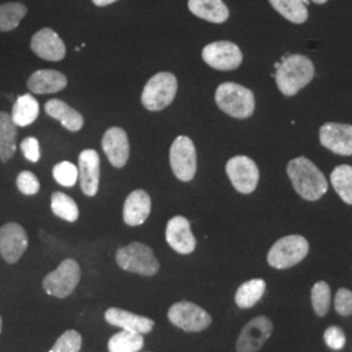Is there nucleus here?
<instances>
[{
	"label": "nucleus",
	"mask_w": 352,
	"mask_h": 352,
	"mask_svg": "<svg viewBox=\"0 0 352 352\" xmlns=\"http://www.w3.org/2000/svg\"><path fill=\"white\" fill-rule=\"evenodd\" d=\"M287 174L296 193L308 201L320 200L329 188V183L318 167L304 157H298L287 164Z\"/></svg>",
	"instance_id": "f257e3e1"
},
{
	"label": "nucleus",
	"mask_w": 352,
	"mask_h": 352,
	"mask_svg": "<svg viewBox=\"0 0 352 352\" xmlns=\"http://www.w3.org/2000/svg\"><path fill=\"white\" fill-rule=\"evenodd\" d=\"M315 76V67L304 55H289L277 65V87L285 96H295L307 87Z\"/></svg>",
	"instance_id": "f03ea898"
},
{
	"label": "nucleus",
	"mask_w": 352,
	"mask_h": 352,
	"mask_svg": "<svg viewBox=\"0 0 352 352\" xmlns=\"http://www.w3.org/2000/svg\"><path fill=\"white\" fill-rule=\"evenodd\" d=\"M116 264L120 269L142 277H153L161 269L154 251L149 245L140 241H133L119 248L116 252Z\"/></svg>",
	"instance_id": "7ed1b4c3"
},
{
	"label": "nucleus",
	"mask_w": 352,
	"mask_h": 352,
	"mask_svg": "<svg viewBox=\"0 0 352 352\" xmlns=\"http://www.w3.org/2000/svg\"><path fill=\"white\" fill-rule=\"evenodd\" d=\"M217 106L235 119H247L254 113V94L235 82H225L215 91Z\"/></svg>",
	"instance_id": "20e7f679"
},
{
	"label": "nucleus",
	"mask_w": 352,
	"mask_h": 352,
	"mask_svg": "<svg viewBox=\"0 0 352 352\" xmlns=\"http://www.w3.org/2000/svg\"><path fill=\"white\" fill-rule=\"evenodd\" d=\"M177 80L171 72L153 76L141 93V103L149 111H162L175 100Z\"/></svg>",
	"instance_id": "39448f33"
},
{
	"label": "nucleus",
	"mask_w": 352,
	"mask_h": 352,
	"mask_svg": "<svg viewBox=\"0 0 352 352\" xmlns=\"http://www.w3.org/2000/svg\"><path fill=\"white\" fill-rule=\"evenodd\" d=\"M81 279V267L74 258H65L54 272L43 278L42 286L47 295L65 299L74 294Z\"/></svg>",
	"instance_id": "423d86ee"
},
{
	"label": "nucleus",
	"mask_w": 352,
	"mask_h": 352,
	"mask_svg": "<svg viewBox=\"0 0 352 352\" xmlns=\"http://www.w3.org/2000/svg\"><path fill=\"white\" fill-rule=\"evenodd\" d=\"M309 252L308 240L300 235H289L270 248L267 253V264L274 269H289L302 263Z\"/></svg>",
	"instance_id": "0eeeda50"
},
{
	"label": "nucleus",
	"mask_w": 352,
	"mask_h": 352,
	"mask_svg": "<svg viewBox=\"0 0 352 352\" xmlns=\"http://www.w3.org/2000/svg\"><path fill=\"white\" fill-rule=\"evenodd\" d=\"M168 321L187 333H200L212 325V316L200 305L190 302L173 304L168 309Z\"/></svg>",
	"instance_id": "6e6552de"
},
{
	"label": "nucleus",
	"mask_w": 352,
	"mask_h": 352,
	"mask_svg": "<svg viewBox=\"0 0 352 352\" xmlns=\"http://www.w3.org/2000/svg\"><path fill=\"white\" fill-rule=\"evenodd\" d=\"M170 164L173 173L182 182H190L197 171V153L193 141L179 136L170 148Z\"/></svg>",
	"instance_id": "1a4fd4ad"
},
{
	"label": "nucleus",
	"mask_w": 352,
	"mask_h": 352,
	"mask_svg": "<svg viewBox=\"0 0 352 352\" xmlns=\"http://www.w3.org/2000/svg\"><path fill=\"white\" fill-rule=\"evenodd\" d=\"M226 173L231 184L243 195H250L257 188L260 180V171L256 162L245 157L236 155L226 164Z\"/></svg>",
	"instance_id": "9d476101"
},
{
	"label": "nucleus",
	"mask_w": 352,
	"mask_h": 352,
	"mask_svg": "<svg viewBox=\"0 0 352 352\" xmlns=\"http://www.w3.org/2000/svg\"><path fill=\"white\" fill-rule=\"evenodd\" d=\"M29 245V238L25 228L8 222L0 227V256L7 264H16L20 261Z\"/></svg>",
	"instance_id": "9b49d317"
},
{
	"label": "nucleus",
	"mask_w": 352,
	"mask_h": 352,
	"mask_svg": "<svg viewBox=\"0 0 352 352\" xmlns=\"http://www.w3.org/2000/svg\"><path fill=\"white\" fill-rule=\"evenodd\" d=\"M204 62L218 71L236 69L243 62V54L239 47L228 41H218L204 47Z\"/></svg>",
	"instance_id": "f8f14e48"
},
{
	"label": "nucleus",
	"mask_w": 352,
	"mask_h": 352,
	"mask_svg": "<svg viewBox=\"0 0 352 352\" xmlns=\"http://www.w3.org/2000/svg\"><path fill=\"white\" fill-rule=\"evenodd\" d=\"M273 322L266 316L252 318L241 329L236 340V352H257L272 337Z\"/></svg>",
	"instance_id": "ddd939ff"
},
{
	"label": "nucleus",
	"mask_w": 352,
	"mask_h": 352,
	"mask_svg": "<svg viewBox=\"0 0 352 352\" xmlns=\"http://www.w3.org/2000/svg\"><path fill=\"white\" fill-rule=\"evenodd\" d=\"M78 179L84 195L94 197L100 189L101 179V160L94 149H85L80 153Z\"/></svg>",
	"instance_id": "4468645a"
},
{
	"label": "nucleus",
	"mask_w": 352,
	"mask_h": 352,
	"mask_svg": "<svg viewBox=\"0 0 352 352\" xmlns=\"http://www.w3.org/2000/svg\"><path fill=\"white\" fill-rule=\"evenodd\" d=\"M30 49L38 58L47 62H60L67 52L62 38L50 28H43L33 36Z\"/></svg>",
	"instance_id": "2eb2a0df"
},
{
	"label": "nucleus",
	"mask_w": 352,
	"mask_h": 352,
	"mask_svg": "<svg viewBox=\"0 0 352 352\" xmlns=\"http://www.w3.org/2000/svg\"><path fill=\"white\" fill-rule=\"evenodd\" d=\"M166 240L174 251L189 254L196 250V238L188 219L183 215L173 217L166 227Z\"/></svg>",
	"instance_id": "dca6fc26"
},
{
	"label": "nucleus",
	"mask_w": 352,
	"mask_h": 352,
	"mask_svg": "<svg viewBox=\"0 0 352 352\" xmlns=\"http://www.w3.org/2000/svg\"><path fill=\"white\" fill-rule=\"evenodd\" d=\"M102 149L113 167H124L129 158V141L126 131L119 126L109 128L102 138Z\"/></svg>",
	"instance_id": "f3484780"
},
{
	"label": "nucleus",
	"mask_w": 352,
	"mask_h": 352,
	"mask_svg": "<svg viewBox=\"0 0 352 352\" xmlns=\"http://www.w3.org/2000/svg\"><path fill=\"white\" fill-rule=\"evenodd\" d=\"M320 141L336 154L352 155V126L342 123H325L320 129Z\"/></svg>",
	"instance_id": "a211bd4d"
},
{
	"label": "nucleus",
	"mask_w": 352,
	"mask_h": 352,
	"mask_svg": "<svg viewBox=\"0 0 352 352\" xmlns=\"http://www.w3.org/2000/svg\"><path fill=\"white\" fill-rule=\"evenodd\" d=\"M151 212V199L144 189H136L128 195L123 208V219L131 227L145 223Z\"/></svg>",
	"instance_id": "6ab92c4d"
},
{
	"label": "nucleus",
	"mask_w": 352,
	"mask_h": 352,
	"mask_svg": "<svg viewBox=\"0 0 352 352\" xmlns=\"http://www.w3.org/2000/svg\"><path fill=\"white\" fill-rule=\"evenodd\" d=\"M104 320L113 327H120L122 330L138 331L141 334L151 333L155 325V322L149 317L135 315L122 308H109L104 312Z\"/></svg>",
	"instance_id": "aec40b11"
},
{
	"label": "nucleus",
	"mask_w": 352,
	"mask_h": 352,
	"mask_svg": "<svg viewBox=\"0 0 352 352\" xmlns=\"http://www.w3.org/2000/svg\"><path fill=\"white\" fill-rule=\"evenodd\" d=\"M68 80L65 75L54 69H38L28 78V88L36 94H52L65 89Z\"/></svg>",
	"instance_id": "412c9836"
},
{
	"label": "nucleus",
	"mask_w": 352,
	"mask_h": 352,
	"mask_svg": "<svg viewBox=\"0 0 352 352\" xmlns=\"http://www.w3.org/2000/svg\"><path fill=\"white\" fill-rule=\"evenodd\" d=\"M46 113L62 123V126L71 131L78 132L84 126V116L62 100H50L45 104Z\"/></svg>",
	"instance_id": "4be33fe9"
},
{
	"label": "nucleus",
	"mask_w": 352,
	"mask_h": 352,
	"mask_svg": "<svg viewBox=\"0 0 352 352\" xmlns=\"http://www.w3.org/2000/svg\"><path fill=\"white\" fill-rule=\"evenodd\" d=\"M190 12L205 21L222 24L228 20V8L222 0H189Z\"/></svg>",
	"instance_id": "5701e85b"
},
{
	"label": "nucleus",
	"mask_w": 352,
	"mask_h": 352,
	"mask_svg": "<svg viewBox=\"0 0 352 352\" xmlns=\"http://www.w3.org/2000/svg\"><path fill=\"white\" fill-rule=\"evenodd\" d=\"M17 126L6 111H0V161L8 162L16 153Z\"/></svg>",
	"instance_id": "b1692460"
},
{
	"label": "nucleus",
	"mask_w": 352,
	"mask_h": 352,
	"mask_svg": "<svg viewBox=\"0 0 352 352\" xmlns=\"http://www.w3.org/2000/svg\"><path fill=\"white\" fill-rule=\"evenodd\" d=\"M39 115V103L32 94H24L17 97L13 103V123L17 126H28L37 120Z\"/></svg>",
	"instance_id": "393cba45"
},
{
	"label": "nucleus",
	"mask_w": 352,
	"mask_h": 352,
	"mask_svg": "<svg viewBox=\"0 0 352 352\" xmlns=\"http://www.w3.org/2000/svg\"><path fill=\"white\" fill-rule=\"evenodd\" d=\"M266 282L261 278H254L244 282L235 294V302L241 309H250L264 296Z\"/></svg>",
	"instance_id": "a878e982"
},
{
	"label": "nucleus",
	"mask_w": 352,
	"mask_h": 352,
	"mask_svg": "<svg viewBox=\"0 0 352 352\" xmlns=\"http://www.w3.org/2000/svg\"><path fill=\"white\" fill-rule=\"evenodd\" d=\"M145 344V340L141 333L122 330L109 340V352H140Z\"/></svg>",
	"instance_id": "bb28decb"
},
{
	"label": "nucleus",
	"mask_w": 352,
	"mask_h": 352,
	"mask_svg": "<svg viewBox=\"0 0 352 352\" xmlns=\"http://www.w3.org/2000/svg\"><path fill=\"white\" fill-rule=\"evenodd\" d=\"M330 180L340 199L352 205V166L340 164L336 167L330 175Z\"/></svg>",
	"instance_id": "cd10ccee"
},
{
	"label": "nucleus",
	"mask_w": 352,
	"mask_h": 352,
	"mask_svg": "<svg viewBox=\"0 0 352 352\" xmlns=\"http://www.w3.org/2000/svg\"><path fill=\"white\" fill-rule=\"evenodd\" d=\"M273 8L294 24H302L308 19L307 6L302 0H269Z\"/></svg>",
	"instance_id": "c85d7f7f"
},
{
	"label": "nucleus",
	"mask_w": 352,
	"mask_h": 352,
	"mask_svg": "<svg viewBox=\"0 0 352 352\" xmlns=\"http://www.w3.org/2000/svg\"><path fill=\"white\" fill-rule=\"evenodd\" d=\"M51 210L56 217L74 223L78 219V206L72 197L63 192H54L51 196Z\"/></svg>",
	"instance_id": "c756f323"
},
{
	"label": "nucleus",
	"mask_w": 352,
	"mask_h": 352,
	"mask_svg": "<svg viewBox=\"0 0 352 352\" xmlns=\"http://www.w3.org/2000/svg\"><path fill=\"white\" fill-rule=\"evenodd\" d=\"M28 13L25 4L11 1L0 6V32L14 30Z\"/></svg>",
	"instance_id": "7c9ffc66"
},
{
	"label": "nucleus",
	"mask_w": 352,
	"mask_h": 352,
	"mask_svg": "<svg viewBox=\"0 0 352 352\" xmlns=\"http://www.w3.org/2000/svg\"><path fill=\"white\" fill-rule=\"evenodd\" d=\"M311 300L316 315L324 317L327 315L331 302V291L327 282H317L311 291Z\"/></svg>",
	"instance_id": "2f4dec72"
},
{
	"label": "nucleus",
	"mask_w": 352,
	"mask_h": 352,
	"mask_svg": "<svg viewBox=\"0 0 352 352\" xmlns=\"http://www.w3.org/2000/svg\"><path fill=\"white\" fill-rule=\"evenodd\" d=\"M52 176L60 186L71 188L75 186L78 179V168L72 162L63 161L54 166Z\"/></svg>",
	"instance_id": "473e14b6"
},
{
	"label": "nucleus",
	"mask_w": 352,
	"mask_h": 352,
	"mask_svg": "<svg viewBox=\"0 0 352 352\" xmlns=\"http://www.w3.org/2000/svg\"><path fill=\"white\" fill-rule=\"evenodd\" d=\"M82 337L77 330H67L56 340L49 352H80Z\"/></svg>",
	"instance_id": "72a5a7b5"
},
{
	"label": "nucleus",
	"mask_w": 352,
	"mask_h": 352,
	"mask_svg": "<svg viewBox=\"0 0 352 352\" xmlns=\"http://www.w3.org/2000/svg\"><path fill=\"white\" fill-rule=\"evenodd\" d=\"M17 189L25 196H34L39 192L41 184L37 176L32 171H21L16 179Z\"/></svg>",
	"instance_id": "f704fd0d"
},
{
	"label": "nucleus",
	"mask_w": 352,
	"mask_h": 352,
	"mask_svg": "<svg viewBox=\"0 0 352 352\" xmlns=\"http://www.w3.org/2000/svg\"><path fill=\"white\" fill-rule=\"evenodd\" d=\"M334 308L340 316L352 315V291L340 289L334 298Z\"/></svg>",
	"instance_id": "c9c22d12"
},
{
	"label": "nucleus",
	"mask_w": 352,
	"mask_h": 352,
	"mask_svg": "<svg viewBox=\"0 0 352 352\" xmlns=\"http://www.w3.org/2000/svg\"><path fill=\"white\" fill-rule=\"evenodd\" d=\"M324 340L327 346L331 350H342L346 344V336L343 333V330L338 327H327L325 334H324Z\"/></svg>",
	"instance_id": "e433bc0d"
},
{
	"label": "nucleus",
	"mask_w": 352,
	"mask_h": 352,
	"mask_svg": "<svg viewBox=\"0 0 352 352\" xmlns=\"http://www.w3.org/2000/svg\"><path fill=\"white\" fill-rule=\"evenodd\" d=\"M20 149L23 151L24 157L29 162L36 164L41 158V149H39V141L36 138H26L23 140Z\"/></svg>",
	"instance_id": "4c0bfd02"
},
{
	"label": "nucleus",
	"mask_w": 352,
	"mask_h": 352,
	"mask_svg": "<svg viewBox=\"0 0 352 352\" xmlns=\"http://www.w3.org/2000/svg\"><path fill=\"white\" fill-rule=\"evenodd\" d=\"M97 7H106V6H110V4H113L115 1H118V0H91Z\"/></svg>",
	"instance_id": "58836bf2"
},
{
	"label": "nucleus",
	"mask_w": 352,
	"mask_h": 352,
	"mask_svg": "<svg viewBox=\"0 0 352 352\" xmlns=\"http://www.w3.org/2000/svg\"><path fill=\"white\" fill-rule=\"evenodd\" d=\"M312 1L316 4H324V3H327V0H312Z\"/></svg>",
	"instance_id": "ea45409f"
},
{
	"label": "nucleus",
	"mask_w": 352,
	"mask_h": 352,
	"mask_svg": "<svg viewBox=\"0 0 352 352\" xmlns=\"http://www.w3.org/2000/svg\"><path fill=\"white\" fill-rule=\"evenodd\" d=\"M1 329H3V320H1V316H0V333H1Z\"/></svg>",
	"instance_id": "a19ab883"
},
{
	"label": "nucleus",
	"mask_w": 352,
	"mask_h": 352,
	"mask_svg": "<svg viewBox=\"0 0 352 352\" xmlns=\"http://www.w3.org/2000/svg\"><path fill=\"white\" fill-rule=\"evenodd\" d=\"M302 1L304 6H308V4H309V0H302Z\"/></svg>",
	"instance_id": "79ce46f5"
}]
</instances>
